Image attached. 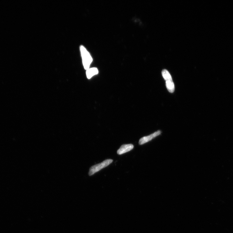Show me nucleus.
<instances>
[{"label":"nucleus","mask_w":233,"mask_h":233,"mask_svg":"<svg viewBox=\"0 0 233 233\" xmlns=\"http://www.w3.org/2000/svg\"><path fill=\"white\" fill-rule=\"evenodd\" d=\"M80 50L84 68L85 70H87L93 61L92 58L83 46H80Z\"/></svg>","instance_id":"obj_1"},{"label":"nucleus","mask_w":233,"mask_h":233,"mask_svg":"<svg viewBox=\"0 0 233 233\" xmlns=\"http://www.w3.org/2000/svg\"><path fill=\"white\" fill-rule=\"evenodd\" d=\"M113 160L111 159H108L103 161L101 163L97 164L91 167L89 169V174L92 176L97 172L100 171L103 168H104L109 165L113 162Z\"/></svg>","instance_id":"obj_2"},{"label":"nucleus","mask_w":233,"mask_h":233,"mask_svg":"<svg viewBox=\"0 0 233 233\" xmlns=\"http://www.w3.org/2000/svg\"><path fill=\"white\" fill-rule=\"evenodd\" d=\"M161 133V132L158 131L149 136L144 137L141 138L139 141V144L141 145L146 143V142L152 140L154 138L160 135Z\"/></svg>","instance_id":"obj_3"},{"label":"nucleus","mask_w":233,"mask_h":233,"mask_svg":"<svg viewBox=\"0 0 233 233\" xmlns=\"http://www.w3.org/2000/svg\"><path fill=\"white\" fill-rule=\"evenodd\" d=\"M134 148V146L131 144H123L121 146L117 151V153L119 155H121L126 153L132 150Z\"/></svg>","instance_id":"obj_4"},{"label":"nucleus","mask_w":233,"mask_h":233,"mask_svg":"<svg viewBox=\"0 0 233 233\" xmlns=\"http://www.w3.org/2000/svg\"><path fill=\"white\" fill-rule=\"evenodd\" d=\"M98 70L96 68H89L86 71V75L88 79H90L94 76L98 74Z\"/></svg>","instance_id":"obj_5"},{"label":"nucleus","mask_w":233,"mask_h":233,"mask_svg":"<svg viewBox=\"0 0 233 233\" xmlns=\"http://www.w3.org/2000/svg\"><path fill=\"white\" fill-rule=\"evenodd\" d=\"M167 88L170 93H173L174 91L175 86L173 82L172 81H167L166 82Z\"/></svg>","instance_id":"obj_6"},{"label":"nucleus","mask_w":233,"mask_h":233,"mask_svg":"<svg viewBox=\"0 0 233 233\" xmlns=\"http://www.w3.org/2000/svg\"><path fill=\"white\" fill-rule=\"evenodd\" d=\"M163 78L167 81H172V77L169 72L166 70H163L162 72Z\"/></svg>","instance_id":"obj_7"}]
</instances>
